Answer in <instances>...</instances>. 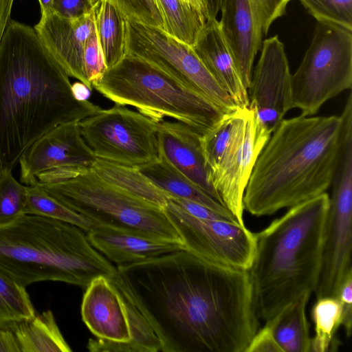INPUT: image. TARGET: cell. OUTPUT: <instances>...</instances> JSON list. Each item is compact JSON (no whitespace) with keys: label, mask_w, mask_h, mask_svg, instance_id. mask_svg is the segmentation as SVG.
Segmentation results:
<instances>
[{"label":"cell","mask_w":352,"mask_h":352,"mask_svg":"<svg viewBox=\"0 0 352 352\" xmlns=\"http://www.w3.org/2000/svg\"><path fill=\"white\" fill-rule=\"evenodd\" d=\"M126 54L139 57L159 68L225 113L238 108L192 47L162 29L127 20Z\"/></svg>","instance_id":"obj_10"},{"label":"cell","mask_w":352,"mask_h":352,"mask_svg":"<svg viewBox=\"0 0 352 352\" xmlns=\"http://www.w3.org/2000/svg\"><path fill=\"white\" fill-rule=\"evenodd\" d=\"M36 181L52 197L96 226L182 243L162 208L124 192L91 168L52 169L38 175Z\"/></svg>","instance_id":"obj_7"},{"label":"cell","mask_w":352,"mask_h":352,"mask_svg":"<svg viewBox=\"0 0 352 352\" xmlns=\"http://www.w3.org/2000/svg\"><path fill=\"white\" fill-rule=\"evenodd\" d=\"M24 214L49 217L74 225L88 232L97 226L94 222L65 206L35 184L26 186Z\"/></svg>","instance_id":"obj_30"},{"label":"cell","mask_w":352,"mask_h":352,"mask_svg":"<svg viewBox=\"0 0 352 352\" xmlns=\"http://www.w3.org/2000/svg\"><path fill=\"white\" fill-rule=\"evenodd\" d=\"M340 116L283 119L253 168L244 195L251 214L272 215L326 192L340 152Z\"/></svg>","instance_id":"obj_3"},{"label":"cell","mask_w":352,"mask_h":352,"mask_svg":"<svg viewBox=\"0 0 352 352\" xmlns=\"http://www.w3.org/2000/svg\"><path fill=\"white\" fill-rule=\"evenodd\" d=\"M91 245L118 265L139 263L186 250L182 243L138 232L99 225L87 232Z\"/></svg>","instance_id":"obj_20"},{"label":"cell","mask_w":352,"mask_h":352,"mask_svg":"<svg viewBox=\"0 0 352 352\" xmlns=\"http://www.w3.org/2000/svg\"><path fill=\"white\" fill-rule=\"evenodd\" d=\"M168 200L194 217L201 219L226 220L239 223L235 219L226 217L199 203L173 196H169Z\"/></svg>","instance_id":"obj_36"},{"label":"cell","mask_w":352,"mask_h":352,"mask_svg":"<svg viewBox=\"0 0 352 352\" xmlns=\"http://www.w3.org/2000/svg\"><path fill=\"white\" fill-rule=\"evenodd\" d=\"M244 352H283L267 325L257 330Z\"/></svg>","instance_id":"obj_39"},{"label":"cell","mask_w":352,"mask_h":352,"mask_svg":"<svg viewBox=\"0 0 352 352\" xmlns=\"http://www.w3.org/2000/svg\"><path fill=\"white\" fill-rule=\"evenodd\" d=\"M323 234L322 265L317 299L336 298L345 277L352 272V153L342 151L331 181Z\"/></svg>","instance_id":"obj_11"},{"label":"cell","mask_w":352,"mask_h":352,"mask_svg":"<svg viewBox=\"0 0 352 352\" xmlns=\"http://www.w3.org/2000/svg\"><path fill=\"white\" fill-rule=\"evenodd\" d=\"M248 88V108L272 133L291 109V76L283 43L277 35L263 40Z\"/></svg>","instance_id":"obj_14"},{"label":"cell","mask_w":352,"mask_h":352,"mask_svg":"<svg viewBox=\"0 0 352 352\" xmlns=\"http://www.w3.org/2000/svg\"><path fill=\"white\" fill-rule=\"evenodd\" d=\"M352 87V31L318 22L310 46L291 76V109L313 116L329 100Z\"/></svg>","instance_id":"obj_8"},{"label":"cell","mask_w":352,"mask_h":352,"mask_svg":"<svg viewBox=\"0 0 352 352\" xmlns=\"http://www.w3.org/2000/svg\"><path fill=\"white\" fill-rule=\"evenodd\" d=\"M315 324V336L311 339L310 352L337 351L340 342L336 332L342 322V307L338 298L317 299L311 310Z\"/></svg>","instance_id":"obj_29"},{"label":"cell","mask_w":352,"mask_h":352,"mask_svg":"<svg viewBox=\"0 0 352 352\" xmlns=\"http://www.w3.org/2000/svg\"><path fill=\"white\" fill-rule=\"evenodd\" d=\"M128 21L164 31L165 24L156 0H111Z\"/></svg>","instance_id":"obj_34"},{"label":"cell","mask_w":352,"mask_h":352,"mask_svg":"<svg viewBox=\"0 0 352 352\" xmlns=\"http://www.w3.org/2000/svg\"><path fill=\"white\" fill-rule=\"evenodd\" d=\"M271 134L260 123L254 111L248 107L243 140L226 165L212 179L222 204L242 226H245L244 192L258 157Z\"/></svg>","instance_id":"obj_16"},{"label":"cell","mask_w":352,"mask_h":352,"mask_svg":"<svg viewBox=\"0 0 352 352\" xmlns=\"http://www.w3.org/2000/svg\"><path fill=\"white\" fill-rule=\"evenodd\" d=\"M53 1L38 0L40 6L41 16H45L53 12Z\"/></svg>","instance_id":"obj_44"},{"label":"cell","mask_w":352,"mask_h":352,"mask_svg":"<svg viewBox=\"0 0 352 352\" xmlns=\"http://www.w3.org/2000/svg\"><path fill=\"white\" fill-rule=\"evenodd\" d=\"M94 11L96 32L108 69L126 55L127 19L111 0H98Z\"/></svg>","instance_id":"obj_26"},{"label":"cell","mask_w":352,"mask_h":352,"mask_svg":"<svg viewBox=\"0 0 352 352\" xmlns=\"http://www.w3.org/2000/svg\"><path fill=\"white\" fill-rule=\"evenodd\" d=\"M163 209L186 251L217 265L243 270L250 268L255 237L245 226L198 219L169 200Z\"/></svg>","instance_id":"obj_12"},{"label":"cell","mask_w":352,"mask_h":352,"mask_svg":"<svg viewBox=\"0 0 352 352\" xmlns=\"http://www.w3.org/2000/svg\"><path fill=\"white\" fill-rule=\"evenodd\" d=\"M195 7L196 9L201 12L206 16V11L201 0H182ZM207 20V19H206Z\"/></svg>","instance_id":"obj_45"},{"label":"cell","mask_w":352,"mask_h":352,"mask_svg":"<svg viewBox=\"0 0 352 352\" xmlns=\"http://www.w3.org/2000/svg\"><path fill=\"white\" fill-rule=\"evenodd\" d=\"M201 135L185 124L164 119L158 122L159 152L179 173L222 203L205 164Z\"/></svg>","instance_id":"obj_19"},{"label":"cell","mask_w":352,"mask_h":352,"mask_svg":"<svg viewBox=\"0 0 352 352\" xmlns=\"http://www.w3.org/2000/svg\"><path fill=\"white\" fill-rule=\"evenodd\" d=\"M329 205V195L324 192L254 233L255 251L248 272L257 316L265 322L302 294L315 291Z\"/></svg>","instance_id":"obj_4"},{"label":"cell","mask_w":352,"mask_h":352,"mask_svg":"<svg viewBox=\"0 0 352 352\" xmlns=\"http://www.w3.org/2000/svg\"><path fill=\"white\" fill-rule=\"evenodd\" d=\"M310 294H302L266 322L283 352H310L311 338L305 311Z\"/></svg>","instance_id":"obj_24"},{"label":"cell","mask_w":352,"mask_h":352,"mask_svg":"<svg viewBox=\"0 0 352 352\" xmlns=\"http://www.w3.org/2000/svg\"><path fill=\"white\" fill-rule=\"evenodd\" d=\"M91 85L115 104L135 107L157 122L170 118L201 135L226 113L159 68L129 54Z\"/></svg>","instance_id":"obj_6"},{"label":"cell","mask_w":352,"mask_h":352,"mask_svg":"<svg viewBox=\"0 0 352 352\" xmlns=\"http://www.w3.org/2000/svg\"><path fill=\"white\" fill-rule=\"evenodd\" d=\"M192 47L236 105L240 108L248 107V89L243 82L217 18L206 20Z\"/></svg>","instance_id":"obj_21"},{"label":"cell","mask_w":352,"mask_h":352,"mask_svg":"<svg viewBox=\"0 0 352 352\" xmlns=\"http://www.w3.org/2000/svg\"><path fill=\"white\" fill-rule=\"evenodd\" d=\"M91 1H92L94 3H96V1H97L98 0H91Z\"/></svg>","instance_id":"obj_46"},{"label":"cell","mask_w":352,"mask_h":352,"mask_svg":"<svg viewBox=\"0 0 352 352\" xmlns=\"http://www.w3.org/2000/svg\"><path fill=\"white\" fill-rule=\"evenodd\" d=\"M26 186L16 180L12 170L0 166V223L24 214Z\"/></svg>","instance_id":"obj_32"},{"label":"cell","mask_w":352,"mask_h":352,"mask_svg":"<svg viewBox=\"0 0 352 352\" xmlns=\"http://www.w3.org/2000/svg\"><path fill=\"white\" fill-rule=\"evenodd\" d=\"M34 28L67 75L92 90L84 73L83 52L87 39L96 31L94 7L91 12L75 19L65 18L52 12L41 16Z\"/></svg>","instance_id":"obj_17"},{"label":"cell","mask_w":352,"mask_h":352,"mask_svg":"<svg viewBox=\"0 0 352 352\" xmlns=\"http://www.w3.org/2000/svg\"><path fill=\"white\" fill-rule=\"evenodd\" d=\"M35 314L25 287L0 270V324L28 320Z\"/></svg>","instance_id":"obj_31"},{"label":"cell","mask_w":352,"mask_h":352,"mask_svg":"<svg viewBox=\"0 0 352 352\" xmlns=\"http://www.w3.org/2000/svg\"><path fill=\"white\" fill-rule=\"evenodd\" d=\"M91 169L105 181L130 195L162 208L168 203L169 195L137 168L96 159Z\"/></svg>","instance_id":"obj_27"},{"label":"cell","mask_w":352,"mask_h":352,"mask_svg":"<svg viewBox=\"0 0 352 352\" xmlns=\"http://www.w3.org/2000/svg\"><path fill=\"white\" fill-rule=\"evenodd\" d=\"M137 168L169 196L199 203L237 221L222 203L179 173L160 152L157 160Z\"/></svg>","instance_id":"obj_23"},{"label":"cell","mask_w":352,"mask_h":352,"mask_svg":"<svg viewBox=\"0 0 352 352\" xmlns=\"http://www.w3.org/2000/svg\"><path fill=\"white\" fill-rule=\"evenodd\" d=\"M96 159L81 135L78 122L65 123L41 137L22 155L20 182L33 185L38 175L58 168H91Z\"/></svg>","instance_id":"obj_15"},{"label":"cell","mask_w":352,"mask_h":352,"mask_svg":"<svg viewBox=\"0 0 352 352\" xmlns=\"http://www.w3.org/2000/svg\"><path fill=\"white\" fill-rule=\"evenodd\" d=\"M81 135L94 156L138 168L159 158L158 122L115 104L78 122Z\"/></svg>","instance_id":"obj_9"},{"label":"cell","mask_w":352,"mask_h":352,"mask_svg":"<svg viewBox=\"0 0 352 352\" xmlns=\"http://www.w3.org/2000/svg\"><path fill=\"white\" fill-rule=\"evenodd\" d=\"M170 36L191 47L206 23L205 15L182 0H156Z\"/></svg>","instance_id":"obj_28"},{"label":"cell","mask_w":352,"mask_h":352,"mask_svg":"<svg viewBox=\"0 0 352 352\" xmlns=\"http://www.w3.org/2000/svg\"><path fill=\"white\" fill-rule=\"evenodd\" d=\"M247 108L225 113L200 142L206 168L212 183L241 144L245 129Z\"/></svg>","instance_id":"obj_22"},{"label":"cell","mask_w":352,"mask_h":352,"mask_svg":"<svg viewBox=\"0 0 352 352\" xmlns=\"http://www.w3.org/2000/svg\"><path fill=\"white\" fill-rule=\"evenodd\" d=\"M82 319L98 339L129 344L132 339L126 305L106 276L95 278L86 287L81 304Z\"/></svg>","instance_id":"obj_18"},{"label":"cell","mask_w":352,"mask_h":352,"mask_svg":"<svg viewBox=\"0 0 352 352\" xmlns=\"http://www.w3.org/2000/svg\"><path fill=\"white\" fill-rule=\"evenodd\" d=\"M100 109L76 99L34 28L9 20L0 43V166L12 170L41 137Z\"/></svg>","instance_id":"obj_2"},{"label":"cell","mask_w":352,"mask_h":352,"mask_svg":"<svg viewBox=\"0 0 352 352\" xmlns=\"http://www.w3.org/2000/svg\"><path fill=\"white\" fill-rule=\"evenodd\" d=\"M21 352H70L52 311L47 310L30 319L12 322Z\"/></svg>","instance_id":"obj_25"},{"label":"cell","mask_w":352,"mask_h":352,"mask_svg":"<svg viewBox=\"0 0 352 352\" xmlns=\"http://www.w3.org/2000/svg\"><path fill=\"white\" fill-rule=\"evenodd\" d=\"M318 22L352 31V0H299Z\"/></svg>","instance_id":"obj_33"},{"label":"cell","mask_w":352,"mask_h":352,"mask_svg":"<svg viewBox=\"0 0 352 352\" xmlns=\"http://www.w3.org/2000/svg\"><path fill=\"white\" fill-rule=\"evenodd\" d=\"M94 5L91 0H54L52 10L63 17L75 19L91 12Z\"/></svg>","instance_id":"obj_38"},{"label":"cell","mask_w":352,"mask_h":352,"mask_svg":"<svg viewBox=\"0 0 352 352\" xmlns=\"http://www.w3.org/2000/svg\"><path fill=\"white\" fill-rule=\"evenodd\" d=\"M83 69L91 85L107 69L96 31L89 37L84 48Z\"/></svg>","instance_id":"obj_35"},{"label":"cell","mask_w":352,"mask_h":352,"mask_svg":"<svg viewBox=\"0 0 352 352\" xmlns=\"http://www.w3.org/2000/svg\"><path fill=\"white\" fill-rule=\"evenodd\" d=\"M11 323L0 324V352H21Z\"/></svg>","instance_id":"obj_40"},{"label":"cell","mask_w":352,"mask_h":352,"mask_svg":"<svg viewBox=\"0 0 352 352\" xmlns=\"http://www.w3.org/2000/svg\"><path fill=\"white\" fill-rule=\"evenodd\" d=\"M206 11V19L217 18L220 11L221 0H201Z\"/></svg>","instance_id":"obj_43"},{"label":"cell","mask_w":352,"mask_h":352,"mask_svg":"<svg viewBox=\"0 0 352 352\" xmlns=\"http://www.w3.org/2000/svg\"><path fill=\"white\" fill-rule=\"evenodd\" d=\"M291 1L221 0L220 28L247 89L263 38L272 23L285 14Z\"/></svg>","instance_id":"obj_13"},{"label":"cell","mask_w":352,"mask_h":352,"mask_svg":"<svg viewBox=\"0 0 352 352\" xmlns=\"http://www.w3.org/2000/svg\"><path fill=\"white\" fill-rule=\"evenodd\" d=\"M72 89L74 97L78 100H88L91 96V90L80 81L72 84Z\"/></svg>","instance_id":"obj_42"},{"label":"cell","mask_w":352,"mask_h":352,"mask_svg":"<svg viewBox=\"0 0 352 352\" xmlns=\"http://www.w3.org/2000/svg\"><path fill=\"white\" fill-rule=\"evenodd\" d=\"M163 352H244L258 330L248 270L186 250L118 265L109 278Z\"/></svg>","instance_id":"obj_1"},{"label":"cell","mask_w":352,"mask_h":352,"mask_svg":"<svg viewBox=\"0 0 352 352\" xmlns=\"http://www.w3.org/2000/svg\"><path fill=\"white\" fill-rule=\"evenodd\" d=\"M342 307V322L347 337L351 335L352 328V272L349 273L340 286L336 296Z\"/></svg>","instance_id":"obj_37"},{"label":"cell","mask_w":352,"mask_h":352,"mask_svg":"<svg viewBox=\"0 0 352 352\" xmlns=\"http://www.w3.org/2000/svg\"><path fill=\"white\" fill-rule=\"evenodd\" d=\"M85 232L35 214L0 223V270L24 287L49 280L87 287L98 276L111 278L116 267Z\"/></svg>","instance_id":"obj_5"},{"label":"cell","mask_w":352,"mask_h":352,"mask_svg":"<svg viewBox=\"0 0 352 352\" xmlns=\"http://www.w3.org/2000/svg\"><path fill=\"white\" fill-rule=\"evenodd\" d=\"M14 0H0V43L10 19L12 5Z\"/></svg>","instance_id":"obj_41"}]
</instances>
